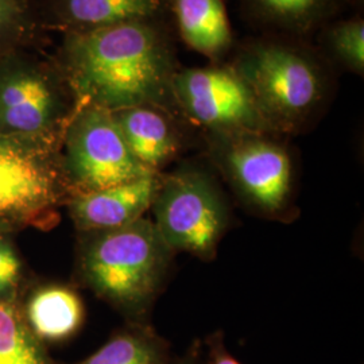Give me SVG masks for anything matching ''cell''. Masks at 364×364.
<instances>
[{
	"mask_svg": "<svg viewBox=\"0 0 364 364\" xmlns=\"http://www.w3.org/2000/svg\"><path fill=\"white\" fill-rule=\"evenodd\" d=\"M313 43L326 63L340 73L364 75V18L360 14L338 16L321 27Z\"/></svg>",
	"mask_w": 364,
	"mask_h": 364,
	"instance_id": "obj_16",
	"label": "cell"
},
{
	"mask_svg": "<svg viewBox=\"0 0 364 364\" xmlns=\"http://www.w3.org/2000/svg\"><path fill=\"white\" fill-rule=\"evenodd\" d=\"M180 117L208 132L273 131L260 114L246 81L228 61L181 66L171 85Z\"/></svg>",
	"mask_w": 364,
	"mask_h": 364,
	"instance_id": "obj_9",
	"label": "cell"
},
{
	"mask_svg": "<svg viewBox=\"0 0 364 364\" xmlns=\"http://www.w3.org/2000/svg\"><path fill=\"white\" fill-rule=\"evenodd\" d=\"M54 25L65 33L169 19L166 0H50Z\"/></svg>",
	"mask_w": 364,
	"mask_h": 364,
	"instance_id": "obj_14",
	"label": "cell"
},
{
	"mask_svg": "<svg viewBox=\"0 0 364 364\" xmlns=\"http://www.w3.org/2000/svg\"><path fill=\"white\" fill-rule=\"evenodd\" d=\"M26 23V9L19 0H0V58L22 37Z\"/></svg>",
	"mask_w": 364,
	"mask_h": 364,
	"instance_id": "obj_20",
	"label": "cell"
},
{
	"mask_svg": "<svg viewBox=\"0 0 364 364\" xmlns=\"http://www.w3.org/2000/svg\"><path fill=\"white\" fill-rule=\"evenodd\" d=\"M0 364H55L16 299L0 301Z\"/></svg>",
	"mask_w": 364,
	"mask_h": 364,
	"instance_id": "obj_18",
	"label": "cell"
},
{
	"mask_svg": "<svg viewBox=\"0 0 364 364\" xmlns=\"http://www.w3.org/2000/svg\"><path fill=\"white\" fill-rule=\"evenodd\" d=\"M171 255L156 224L142 218L124 227L90 232L80 252V273L99 297L139 317L162 287Z\"/></svg>",
	"mask_w": 364,
	"mask_h": 364,
	"instance_id": "obj_3",
	"label": "cell"
},
{
	"mask_svg": "<svg viewBox=\"0 0 364 364\" xmlns=\"http://www.w3.org/2000/svg\"><path fill=\"white\" fill-rule=\"evenodd\" d=\"M177 38L209 64L227 63L236 46L224 0H166Z\"/></svg>",
	"mask_w": 364,
	"mask_h": 364,
	"instance_id": "obj_12",
	"label": "cell"
},
{
	"mask_svg": "<svg viewBox=\"0 0 364 364\" xmlns=\"http://www.w3.org/2000/svg\"><path fill=\"white\" fill-rule=\"evenodd\" d=\"M181 66L169 19L65 33L58 54L76 105L111 112L156 105L180 117L171 85Z\"/></svg>",
	"mask_w": 364,
	"mask_h": 364,
	"instance_id": "obj_1",
	"label": "cell"
},
{
	"mask_svg": "<svg viewBox=\"0 0 364 364\" xmlns=\"http://www.w3.org/2000/svg\"><path fill=\"white\" fill-rule=\"evenodd\" d=\"M161 173L95 192L77 193L69 200V213L82 232H100L124 227L144 218L151 207Z\"/></svg>",
	"mask_w": 364,
	"mask_h": 364,
	"instance_id": "obj_10",
	"label": "cell"
},
{
	"mask_svg": "<svg viewBox=\"0 0 364 364\" xmlns=\"http://www.w3.org/2000/svg\"><path fill=\"white\" fill-rule=\"evenodd\" d=\"M22 262L6 228L0 227V301L16 299Z\"/></svg>",
	"mask_w": 364,
	"mask_h": 364,
	"instance_id": "obj_19",
	"label": "cell"
},
{
	"mask_svg": "<svg viewBox=\"0 0 364 364\" xmlns=\"http://www.w3.org/2000/svg\"><path fill=\"white\" fill-rule=\"evenodd\" d=\"M209 347L212 364H240L225 350L220 333H216L209 338Z\"/></svg>",
	"mask_w": 364,
	"mask_h": 364,
	"instance_id": "obj_21",
	"label": "cell"
},
{
	"mask_svg": "<svg viewBox=\"0 0 364 364\" xmlns=\"http://www.w3.org/2000/svg\"><path fill=\"white\" fill-rule=\"evenodd\" d=\"M112 114L131 154L146 169L161 173L180 156L182 117L156 105H136Z\"/></svg>",
	"mask_w": 364,
	"mask_h": 364,
	"instance_id": "obj_11",
	"label": "cell"
},
{
	"mask_svg": "<svg viewBox=\"0 0 364 364\" xmlns=\"http://www.w3.org/2000/svg\"><path fill=\"white\" fill-rule=\"evenodd\" d=\"M228 63L252 92L269 129L297 134L333 97L338 75L311 39L257 34L236 42Z\"/></svg>",
	"mask_w": 364,
	"mask_h": 364,
	"instance_id": "obj_2",
	"label": "cell"
},
{
	"mask_svg": "<svg viewBox=\"0 0 364 364\" xmlns=\"http://www.w3.org/2000/svg\"><path fill=\"white\" fill-rule=\"evenodd\" d=\"M158 232L170 250L210 258L227 230L228 215L207 171L185 166L161 176L153 200Z\"/></svg>",
	"mask_w": 364,
	"mask_h": 364,
	"instance_id": "obj_7",
	"label": "cell"
},
{
	"mask_svg": "<svg viewBox=\"0 0 364 364\" xmlns=\"http://www.w3.org/2000/svg\"><path fill=\"white\" fill-rule=\"evenodd\" d=\"M198 346H192L189 348V351L185 353V356H182L181 359H178L177 362H171L170 364H197L198 360Z\"/></svg>",
	"mask_w": 364,
	"mask_h": 364,
	"instance_id": "obj_22",
	"label": "cell"
},
{
	"mask_svg": "<svg viewBox=\"0 0 364 364\" xmlns=\"http://www.w3.org/2000/svg\"><path fill=\"white\" fill-rule=\"evenodd\" d=\"M57 144L0 135V227L53 224L69 191Z\"/></svg>",
	"mask_w": 364,
	"mask_h": 364,
	"instance_id": "obj_6",
	"label": "cell"
},
{
	"mask_svg": "<svg viewBox=\"0 0 364 364\" xmlns=\"http://www.w3.org/2000/svg\"><path fill=\"white\" fill-rule=\"evenodd\" d=\"M282 135L269 131L205 134L209 156L239 193L266 213L287 205L293 159Z\"/></svg>",
	"mask_w": 364,
	"mask_h": 364,
	"instance_id": "obj_8",
	"label": "cell"
},
{
	"mask_svg": "<svg viewBox=\"0 0 364 364\" xmlns=\"http://www.w3.org/2000/svg\"><path fill=\"white\" fill-rule=\"evenodd\" d=\"M164 338L144 326H132L114 335L91 356L77 364H170Z\"/></svg>",
	"mask_w": 364,
	"mask_h": 364,
	"instance_id": "obj_17",
	"label": "cell"
},
{
	"mask_svg": "<svg viewBox=\"0 0 364 364\" xmlns=\"http://www.w3.org/2000/svg\"><path fill=\"white\" fill-rule=\"evenodd\" d=\"M23 314L27 326L43 344L58 343L77 333L84 321V305L70 287L48 285L30 296Z\"/></svg>",
	"mask_w": 364,
	"mask_h": 364,
	"instance_id": "obj_15",
	"label": "cell"
},
{
	"mask_svg": "<svg viewBox=\"0 0 364 364\" xmlns=\"http://www.w3.org/2000/svg\"><path fill=\"white\" fill-rule=\"evenodd\" d=\"M76 100L57 70L21 57L0 58V135L61 144Z\"/></svg>",
	"mask_w": 364,
	"mask_h": 364,
	"instance_id": "obj_4",
	"label": "cell"
},
{
	"mask_svg": "<svg viewBox=\"0 0 364 364\" xmlns=\"http://www.w3.org/2000/svg\"><path fill=\"white\" fill-rule=\"evenodd\" d=\"M60 165L73 195L134 181L153 171L131 154L111 111L76 105L61 138Z\"/></svg>",
	"mask_w": 364,
	"mask_h": 364,
	"instance_id": "obj_5",
	"label": "cell"
},
{
	"mask_svg": "<svg viewBox=\"0 0 364 364\" xmlns=\"http://www.w3.org/2000/svg\"><path fill=\"white\" fill-rule=\"evenodd\" d=\"M247 22L259 34L311 39L328 22L341 16L350 0H239Z\"/></svg>",
	"mask_w": 364,
	"mask_h": 364,
	"instance_id": "obj_13",
	"label": "cell"
}]
</instances>
